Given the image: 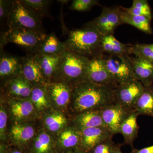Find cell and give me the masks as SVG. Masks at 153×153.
Segmentation results:
<instances>
[{"mask_svg": "<svg viewBox=\"0 0 153 153\" xmlns=\"http://www.w3.org/2000/svg\"><path fill=\"white\" fill-rule=\"evenodd\" d=\"M117 146L111 138L97 145L88 153H114Z\"/></svg>", "mask_w": 153, "mask_h": 153, "instance_id": "cell-34", "label": "cell"}, {"mask_svg": "<svg viewBox=\"0 0 153 153\" xmlns=\"http://www.w3.org/2000/svg\"><path fill=\"white\" fill-rule=\"evenodd\" d=\"M86 81L113 90L118 85L108 70L102 55L90 59L86 72Z\"/></svg>", "mask_w": 153, "mask_h": 153, "instance_id": "cell-8", "label": "cell"}, {"mask_svg": "<svg viewBox=\"0 0 153 153\" xmlns=\"http://www.w3.org/2000/svg\"><path fill=\"white\" fill-rule=\"evenodd\" d=\"M125 9L130 13L137 16H144L151 20L152 19L150 7L146 0H134L131 7Z\"/></svg>", "mask_w": 153, "mask_h": 153, "instance_id": "cell-31", "label": "cell"}, {"mask_svg": "<svg viewBox=\"0 0 153 153\" xmlns=\"http://www.w3.org/2000/svg\"><path fill=\"white\" fill-rule=\"evenodd\" d=\"M10 104L11 114L16 120H25L29 118L35 111V106L29 98H11Z\"/></svg>", "mask_w": 153, "mask_h": 153, "instance_id": "cell-21", "label": "cell"}, {"mask_svg": "<svg viewBox=\"0 0 153 153\" xmlns=\"http://www.w3.org/2000/svg\"><path fill=\"white\" fill-rule=\"evenodd\" d=\"M97 5H99V1L97 0H74L69 9L72 10L85 12L90 10L93 7Z\"/></svg>", "mask_w": 153, "mask_h": 153, "instance_id": "cell-33", "label": "cell"}, {"mask_svg": "<svg viewBox=\"0 0 153 153\" xmlns=\"http://www.w3.org/2000/svg\"><path fill=\"white\" fill-rule=\"evenodd\" d=\"M131 153H153V145L140 149L132 148V150Z\"/></svg>", "mask_w": 153, "mask_h": 153, "instance_id": "cell-38", "label": "cell"}, {"mask_svg": "<svg viewBox=\"0 0 153 153\" xmlns=\"http://www.w3.org/2000/svg\"><path fill=\"white\" fill-rule=\"evenodd\" d=\"M1 153H28L27 152L22 150L20 148L17 149H9L5 146H2L1 148Z\"/></svg>", "mask_w": 153, "mask_h": 153, "instance_id": "cell-37", "label": "cell"}, {"mask_svg": "<svg viewBox=\"0 0 153 153\" xmlns=\"http://www.w3.org/2000/svg\"><path fill=\"white\" fill-rule=\"evenodd\" d=\"M42 20L38 14L21 0H16L13 1L7 24L8 28H25L46 33Z\"/></svg>", "mask_w": 153, "mask_h": 153, "instance_id": "cell-5", "label": "cell"}, {"mask_svg": "<svg viewBox=\"0 0 153 153\" xmlns=\"http://www.w3.org/2000/svg\"><path fill=\"white\" fill-rule=\"evenodd\" d=\"M102 56L108 70L118 85L135 79L129 55Z\"/></svg>", "mask_w": 153, "mask_h": 153, "instance_id": "cell-6", "label": "cell"}, {"mask_svg": "<svg viewBox=\"0 0 153 153\" xmlns=\"http://www.w3.org/2000/svg\"><path fill=\"white\" fill-rule=\"evenodd\" d=\"M121 21L120 6L104 7L102 12L97 18L85 24L84 27L91 28L98 32L102 36L114 35L115 30Z\"/></svg>", "mask_w": 153, "mask_h": 153, "instance_id": "cell-7", "label": "cell"}, {"mask_svg": "<svg viewBox=\"0 0 153 153\" xmlns=\"http://www.w3.org/2000/svg\"><path fill=\"white\" fill-rule=\"evenodd\" d=\"M102 36L91 28L84 27L69 31L65 41L66 50L89 59L102 55Z\"/></svg>", "mask_w": 153, "mask_h": 153, "instance_id": "cell-2", "label": "cell"}, {"mask_svg": "<svg viewBox=\"0 0 153 153\" xmlns=\"http://www.w3.org/2000/svg\"><path fill=\"white\" fill-rule=\"evenodd\" d=\"M80 131L74 126L69 127L60 133L57 144V153H66L79 148Z\"/></svg>", "mask_w": 153, "mask_h": 153, "instance_id": "cell-16", "label": "cell"}, {"mask_svg": "<svg viewBox=\"0 0 153 153\" xmlns=\"http://www.w3.org/2000/svg\"><path fill=\"white\" fill-rule=\"evenodd\" d=\"M105 127L114 135L120 133L121 126L133 111L114 103L100 110Z\"/></svg>", "mask_w": 153, "mask_h": 153, "instance_id": "cell-10", "label": "cell"}, {"mask_svg": "<svg viewBox=\"0 0 153 153\" xmlns=\"http://www.w3.org/2000/svg\"><path fill=\"white\" fill-rule=\"evenodd\" d=\"M47 96L51 104L60 108L66 107L70 103L72 95V88L64 82L57 81L46 85Z\"/></svg>", "mask_w": 153, "mask_h": 153, "instance_id": "cell-13", "label": "cell"}, {"mask_svg": "<svg viewBox=\"0 0 153 153\" xmlns=\"http://www.w3.org/2000/svg\"><path fill=\"white\" fill-rule=\"evenodd\" d=\"M74 121L75 126L79 131L97 127H106L102 117L100 110L88 111L77 114Z\"/></svg>", "mask_w": 153, "mask_h": 153, "instance_id": "cell-20", "label": "cell"}, {"mask_svg": "<svg viewBox=\"0 0 153 153\" xmlns=\"http://www.w3.org/2000/svg\"><path fill=\"white\" fill-rule=\"evenodd\" d=\"M28 153H57L56 144L49 134L42 131L34 140Z\"/></svg>", "mask_w": 153, "mask_h": 153, "instance_id": "cell-27", "label": "cell"}, {"mask_svg": "<svg viewBox=\"0 0 153 153\" xmlns=\"http://www.w3.org/2000/svg\"><path fill=\"white\" fill-rule=\"evenodd\" d=\"M66 153H88L85 152H84V151H82V150L80 149L79 148L78 149H76L74 150H72L71 151H70V152H68Z\"/></svg>", "mask_w": 153, "mask_h": 153, "instance_id": "cell-39", "label": "cell"}, {"mask_svg": "<svg viewBox=\"0 0 153 153\" xmlns=\"http://www.w3.org/2000/svg\"><path fill=\"white\" fill-rule=\"evenodd\" d=\"M133 110L139 115L153 117V85L145 87L134 105Z\"/></svg>", "mask_w": 153, "mask_h": 153, "instance_id": "cell-26", "label": "cell"}, {"mask_svg": "<svg viewBox=\"0 0 153 153\" xmlns=\"http://www.w3.org/2000/svg\"><path fill=\"white\" fill-rule=\"evenodd\" d=\"M144 88L142 83L136 79L118 85L113 90L115 103L134 111V105Z\"/></svg>", "mask_w": 153, "mask_h": 153, "instance_id": "cell-9", "label": "cell"}, {"mask_svg": "<svg viewBox=\"0 0 153 153\" xmlns=\"http://www.w3.org/2000/svg\"><path fill=\"white\" fill-rule=\"evenodd\" d=\"M80 131L79 149L86 153L100 143L112 138L114 135L105 127L82 129Z\"/></svg>", "mask_w": 153, "mask_h": 153, "instance_id": "cell-12", "label": "cell"}, {"mask_svg": "<svg viewBox=\"0 0 153 153\" xmlns=\"http://www.w3.org/2000/svg\"><path fill=\"white\" fill-rule=\"evenodd\" d=\"M139 115L137 113L133 111L122 124L120 131V133L123 136L124 143L130 145L132 148L133 143L138 134L137 118Z\"/></svg>", "mask_w": 153, "mask_h": 153, "instance_id": "cell-24", "label": "cell"}, {"mask_svg": "<svg viewBox=\"0 0 153 153\" xmlns=\"http://www.w3.org/2000/svg\"><path fill=\"white\" fill-rule=\"evenodd\" d=\"M37 55L41 71L47 84L56 81L61 61L60 55Z\"/></svg>", "mask_w": 153, "mask_h": 153, "instance_id": "cell-17", "label": "cell"}, {"mask_svg": "<svg viewBox=\"0 0 153 153\" xmlns=\"http://www.w3.org/2000/svg\"><path fill=\"white\" fill-rule=\"evenodd\" d=\"M66 50L64 42L60 41L53 32L47 35L37 54L60 55Z\"/></svg>", "mask_w": 153, "mask_h": 153, "instance_id": "cell-25", "label": "cell"}, {"mask_svg": "<svg viewBox=\"0 0 153 153\" xmlns=\"http://www.w3.org/2000/svg\"><path fill=\"white\" fill-rule=\"evenodd\" d=\"M120 147L121 146L120 145H117L114 153H123L121 150Z\"/></svg>", "mask_w": 153, "mask_h": 153, "instance_id": "cell-40", "label": "cell"}, {"mask_svg": "<svg viewBox=\"0 0 153 153\" xmlns=\"http://www.w3.org/2000/svg\"><path fill=\"white\" fill-rule=\"evenodd\" d=\"M47 36L46 33L25 28H8L6 32L1 33V49L7 43H13L27 54H37Z\"/></svg>", "mask_w": 153, "mask_h": 153, "instance_id": "cell-4", "label": "cell"}, {"mask_svg": "<svg viewBox=\"0 0 153 153\" xmlns=\"http://www.w3.org/2000/svg\"><path fill=\"white\" fill-rule=\"evenodd\" d=\"M59 72L56 81L66 82L71 87L86 81V72L90 59L66 50L60 55Z\"/></svg>", "mask_w": 153, "mask_h": 153, "instance_id": "cell-3", "label": "cell"}, {"mask_svg": "<svg viewBox=\"0 0 153 153\" xmlns=\"http://www.w3.org/2000/svg\"><path fill=\"white\" fill-rule=\"evenodd\" d=\"M67 123L66 118L59 112H53L47 115L44 119V124L50 131L56 132L64 128Z\"/></svg>", "mask_w": 153, "mask_h": 153, "instance_id": "cell-29", "label": "cell"}, {"mask_svg": "<svg viewBox=\"0 0 153 153\" xmlns=\"http://www.w3.org/2000/svg\"><path fill=\"white\" fill-rule=\"evenodd\" d=\"M101 49L103 55H130L129 46L120 42L114 35L102 36Z\"/></svg>", "mask_w": 153, "mask_h": 153, "instance_id": "cell-23", "label": "cell"}, {"mask_svg": "<svg viewBox=\"0 0 153 153\" xmlns=\"http://www.w3.org/2000/svg\"><path fill=\"white\" fill-rule=\"evenodd\" d=\"M22 58L21 76L25 78L33 87L46 86L44 79L37 54H27Z\"/></svg>", "mask_w": 153, "mask_h": 153, "instance_id": "cell-11", "label": "cell"}, {"mask_svg": "<svg viewBox=\"0 0 153 153\" xmlns=\"http://www.w3.org/2000/svg\"><path fill=\"white\" fill-rule=\"evenodd\" d=\"M22 71V58L8 53L1 52L0 77L3 85L20 76Z\"/></svg>", "mask_w": 153, "mask_h": 153, "instance_id": "cell-14", "label": "cell"}, {"mask_svg": "<svg viewBox=\"0 0 153 153\" xmlns=\"http://www.w3.org/2000/svg\"><path fill=\"white\" fill-rule=\"evenodd\" d=\"M35 130L32 126L26 123H16L10 130L11 137L17 146L29 152L27 145L35 135Z\"/></svg>", "mask_w": 153, "mask_h": 153, "instance_id": "cell-18", "label": "cell"}, {"mask_svg": "<svg viewBox=\"0 0 153 153\" xmlns=\"http://www.w3.org/2000/svg\"><path fill=\"white\" fill-rule=\"evenodd\" d=\"M122 24L131 25L147 34H152L153 30L151 26L152 20L144 16H137L129 13L125 8L120 6Z\"/></svg>", "mask_w": 153, "mask_h": 153, "instance_id": "cell-22", "label": "cell"}, {"mask_svg": "<svg viewBox=\"0 0 153 153\" xmlns=\"http://www.w3.org/2000/svg\"><path fill=\"white\" fill-rule=\"evenodd\" d=\"M35 108L38 111H43L50 106L46 86H37L33 87L30 98Z\"/></svg>", "mask_w": 153, "mask_h": 153, "instance_id": "cell-28", "label": "cell"}, {"mask_svg": "<svg viewBox=\"0 0 153 153\" xmlns=\"http://www.w3.org/2000/svg\"><path fill=\"white\" fill-rule=\"evenodd\" d=\"M7 121V116L5 109L2 105H1L0 108V136L1 140H5L6 130Z\"/></svg>", "mask_w": 153, "mask_h": 153, "instance_id": "cell-36", "label": "cell"}, {"mask_svg": "<svg viewBox=\"0 0 153 153\" xmlns=\"http://www.w3.org/2000/svg\"><path fill=\"white\" fill-rule=\"evenodd\" d=\"M26 5L35 11L43 19L44 17H50L49 7L52 1L49 0H21Z\"/></svg>", "mask_w": 153, "mask_h": 153, "instance_id": "cell-30", "label": "cell"}, {"mask_svg": "<svg viewBox=\"0 0 153 153\" xmlns=\"http://www.w3.org/2000/svg\"><path fill=\"white\" fill-rule=\"evenodd\" d=\"M13 1L12 0H1L0 1V20L1 22L6 20L10 12Z\"/></svg>", "mask_w": 153, "mask_h": 153, "instance_id": "cell-35", "label": "cell"}, {"mask_svg": "<svg viewBox=\"0 0 153 153\" xmlns=\"http://www.w3.org/2000/svg\"><path fill=\"white\" fill-rule=\"evenodd\" d=\"M71 108L77 114L100 110L115 103L113 89L85 81L72 88Z\"/></svg>", "mask_w": 153, "mask_h": 153, "instance_id": "cell-1", "label": "cell"}, {"mask_svg": "<svg viewBox=\"0 0 153 153\" xmlns=\"http://www.w3.org/2000/svg\"><path fill=\"white\" fill-rule=\"evenodd\" d=\"M5 92L11 98H30L33 85L21 75L4 85Z\"/></svg>", "mask_w": 153, "mask_h": 153, "instance_id": "cell-19", "label": "cell"}, {"mask_svg": "<svg viewBox=\"0 0 153 153\" xmlns=\"http://www.w3.org/2000/svg\"><path fill=\"white\" fill-rule=\"evenodd\" d=\"M135 79L142 83L144 87L153 84V62L143 58L131 57Z\"/></svg>", "mask_w": 153, "mask_h": 153, "instance_id": "cell-15", "label": "cell"}, {"mask_svg": "<svg viewBox=\"0 0 153 153\" xmlns=\"http://www.w3.org/2000/svg\"><path fill=\"white\" fill-rule=\"evenodd\" d=\"M130 55L143 57L153 62V44H137L129 46Z\"/></svg>", "mask_w": 153, "mask_h": 153, "instance_id": "cell-32", "label": "cell"}]
</instances>
